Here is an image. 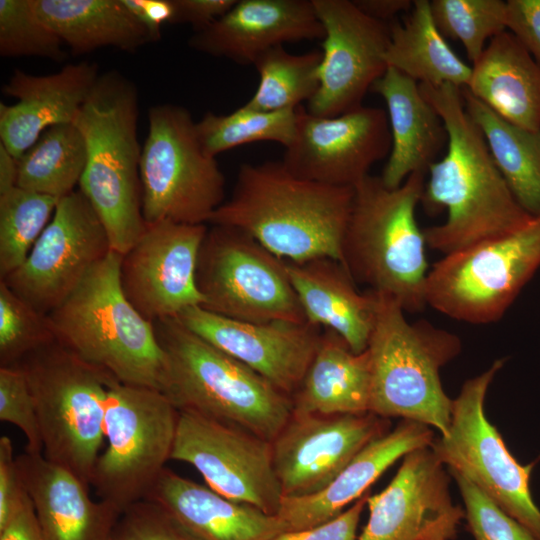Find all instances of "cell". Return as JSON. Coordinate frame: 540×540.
<instances>
[{"instance_id": "5b68a950", "label": "cell", "mask_w": 540, "mask_h": 540, "mask_svg": "<svg viewBox=\"0 0 540 540\" xmlns=\"http://www.w3.org/2000/svg\"><path fill=\"white\" fill-rule=\"evenodd\" d=\"M138 93L118 71L101 74L74 124L86 144L79 190L101 219L111 249L124 255L143 234Z\"/></svg>"}, {"instance_id": "d6986e66", "label": "cell", "mask_w": 540, "mask_h": 540, "mask_svg": "<svg viewBox=\"0 0 540 540\" xmlns=\"http://www.w3.org/2000/svg\"><path fill=\"white\" fill-rule=\"evenodd\" d=\"M389 420L373 413L299 414L272 443L274 469L283 497L324 489L369 442L388 432Z\"/></svg>"}, {"instance_id": "ffe728a7", "label": "cell", "mask_w": 540, "mask_h": 540, "mask_svg": "<svg viewBox=\"0 0 540 540\" xmlns=\"http://www.w3.org/2000/svg\"><path fill=\"white\" fill-rule=\"evenodd\" d=\"M450 476L430 446L406 454L387 487L369 494L357 540H453L465 513L452 501Z\"/></svg>"}, {"instance_id": "484cf974", "label": "cell", "mask_w": 540, "mask_h": 540, "mask_svg": "<svg viewBox=\"0 0 540 540\" xmlns=\"http://www.w3.org/2000/svg\"><path fill=\"white\" fill-rule=\"evenodd\" d=\"M45 540H112L122 512L107 501H93L89 487L43 454L16 456Z\"/></svg>"}, {"instance_id": "7c38bea8", "label": "cell", "mask_w": 540, "mask_h": 540, "mask_svg": "<svg viewBox=\"0 0 540 540\" xmlns=\"http://www.w3.org/2000/svg\"><path fill=\"white\" fill-rule=\"evenodd\" d=\"M196 285L204 309L245 322H307L286 261L246 232L212 225L200 248Z\"/></svg>"}, {"instance_id": "d590c367", "label": "cell", "mask_w": 540, "mask_h": 540, "mask_svg": "<svg viewBox=\"0 0 540 540\" xmlns=\"http://www.w3.org/2000/svg\"><path fill=\"white\" fill-rule=\"evenodd\" d=\"M196 133L204 152L213 158L237 146L276 142L286 148L296 128V109L266 112L246 106L229 114L207 112L196 122Z\"/></svg>"}, {"instance_id": "816d5d0a", "label": "cell", "mask_w": 540, "mask_h": 540, "mask_svg": "<svg viewBox=\"0 0 540 540\" xmlns=\"http://www.w3.org/2000/svg\"><path fill=\"white\" fill-rule=\"evenodd\" d=\"M18 160L0 143V194L17 186Z\"/></svg>"}, {"instance_id": "b9f144b4", "label": "cell", "mask_w": 540, "mask_h": 540, "mask_svg": "<svg viewBox=\"0 0 540 540\" xmlns=\"http://www.w3.org/2000/svg\"><path fill=\"white\" fill-rule=\"evenodd\" d=\"M0 420L23 432L27 442L25 452L43 453L34 400L23 371L16 365L0 367Z\"/></svg>"}, {"instance_id": "836d02e7", "label": "cell", "mask_w": 540, "mask_h": 540, "mask_svg": "<svg viewBox=\"0 0 540 540\" xmlns=\"http://www.w3.org/2000/svg\"><path fill=\"white\" fill-rule=\"evenodd\" d=\"M86 159L85 140L74 123L52 126L18 159L17 186L61 199L79 185Z\"/></svg>"}, {"instance_id": "1f68e13d", "label": "cell", "mask_w": 540, "mask_h": 540, "mask_svg": "<svg viewBox=\"0 0 540 540\" xmlns=\"http://www.w3.org/2000/svg\"><path fill=\"white\" fill-rule=\"evenodd\" d=\"M385 61L413 80L431 86L467 87L472 72L439 32L428 0L413 1L402 22L390 23Z\"/></svg>"}, {"instance_id": "9a60e30c", "label": "cell", "mask_w": 540, "mask_h": 540, "mask_svg": "<svg viewBox=\"0 0 540 540\" xmlns=\"http://www.w3.org/2000/svg\"><path fill=\"white\" fill-rule=\"evenodd\" d=\"M111 250L101 219L78 189L59 199L24 263L0 280L47 315Z\"/></svg>"}, {"instance_id": "8d00e7d4", "label": "cell", "mask_w": 540, "mask_h": 540, "mask_svg": "<svg viewBox=\"0 0 540 540\" xmlns=\"http://www.w3.org/2000/svg\"><path fill=\"white\" fill-rule=\"evenodd\" d=\"M58 201L19 186L0 194V279L24 263Z\"/></svg>"}, {"instance_id": "83f0119b", "label": "cell", "mask_w": 540, "mask_h": 540, "mask_svg": "<svg viewBox=\"0 0 540 540\" xmlns=\"http://www.w3.org/2000/svg\"><path fill=\"white\" fill-rule=\"evenodd\" d=\"M286 268L307 321L338 334L354 353L364 352L375 321L376 293L358 291L342 263L332 258L286 261Z\"/></svg>"}, {"instance_id": "f6af8a7d", "label": "cell", "mask_w": 540, "mask_h": 540, "mask_svg": "<svg viewBox=\"0 0 540 540\" xmlns=\"http://www.w3.org/2000/svg\"><path fill=\"white\" fill-rule=\"evenodd\" d=\"M28 493L21 480L11 439L0 438V528L17 512Z\"/></svg>"}, {"instance_id": "c3c4849f", "label": "cell", "mask_w": 540, "mask_h": 540, "mask_svg": "<svg viewBox=\"0 0 540 540\" xmlns=\"http://www.w3.org/2000/svg\"><path fill=\"white\" fill-rule=\"evenodd\" d=\"M122 3L148 31L153 42L160 39L165 24L174 23V0H122Z\"/></svg>"}, {"instance_id": "7a4b0ae2", "label": "cell", "mask_w": 540, "mask_h": 540, "mask_svg": "<svg viewBox=\"0 0 540 540\" xmlns=\"http://www.w3.org/2000/svg\"><path fill=\"white\" fill-rule=\"evenodd\" d=\"M354 187L291 174L281 161L243 163L230 198L209 223L238 228L287 262L328 257L342 263Z\"/></svg>"}, {"instance_id": "30bf717a", "label": "cell", "mask_w": 540, "mask_h": 540, "mask_svg": "<svg viewBox=\"0 0 540 540\" xmlns=\"http://www.w3.org/2000/svg\"><path fill=\"white\" fill-rule=\"evenodd\" d=\"M186 108L153 106L140 159L142 214L146 223L206 224L222 205L225 178L208 156Z\"/></svg>"}, {"instance_id": "d4e9b609", "label": "cell", "mask_w": 540, "mask_h": 540, "mask_svg": "<svg viewBox=\"0 0 540 540\" xmlns=\"http://www.w3.org/2000/svg\"><path fill=\"white\" fill-rule=\"evenodd\" d=\"M145 499L158 504L189 540H271L288 531L276 515L228 499L168 468Z\"/></svg>"}, {"instance_id": "6da1fadb", "label": "cell", "mask_w": 540, "mask_h": 540, "mask_svg": "<svg viewBox=\"0 0 540 540\" xmlns=\"http://www.w3.org/2000/svg\"><path fill=\"white\" fill-rule=\"evenodd\" d=\"M448 132L447 152L428 168L421 203L429 213L446 209V220L423 229L427 246L448 255L507 236L534 217L518 203L497 168L484 135L467 113L461 88L419 83Z\"/></svg>"}, {"instance_id": "44dd1931", "label": "cell", "mask_w": 540, "mask_h": 540, "mask_svg": "<svg viewBox=\"0 0 540 540\" xmlns=\"http://www.w3.org/2000/svg\"><path fill=\"white\" fill-rule=\"evenodd\" d=\"M175 318L291 398L304 378L322 335L320 327L308 321L245 322L201 306L185 309Z\"/></svg>"}, {"instance_id": "74e56055", "label": "cell", "mask_w": 540, "mask_h": 540, "mask_svg": "<svg viewBox=\"0 0 540 540\" xmlns=\"http://www.w3.org/2000/svg\"><path fill=\"white\" fill-rule=\"evenodd\" d=\"M434 22L444 38L458 40L473 63L490 40L506 29V2L501 0H433Z\"/></svg>"}, {"instance_id": "bcb514c9", "label": "cell", "mask_w": 540, "mask_h": 540, "mask_svg": "<svg viewBox=\"0 0 540 540\" xmlns=\"http://www.w3.org/2000/svg\"><path fill=\"white\" fill-rule=\"evenodd\" d=\"M506 6V28L540 67V0H509Z\"/></svg>"}, {"instance_id": "9c48e42d", "label": "cell", "mask_w": 540, "mask_h": 540, "mask_svg": "<svg viewBox=\"0 0 540 540\" xmlns=\"http://www.w3.org/2000/svg\"><path fill=\"white\" fill-rule=\"evenodd\" d=\"M179 410L160 390L113 378L105 405L104 435L91 485L100 500L123 512L144 500L171 460Z\"/></svg>"}, {"instance_id": "60d3db41", "label": "cell", "mask_w": 540, "mask_h": 540, "mask_svg": "<svg viewBox=\"0 0 540 540\" xmlns=\"http://www.w3.org/2000/svg\"><path fill=\"white\" fill-rule=\"evenodd\" d=\"M448 471L457 483L467 529L475 540H539L463 474L451 469Z\"/></svg>"}, {"instance_id": "ac0fdd59", "label": "cell", "mask_w": 540, "mask_h": 540, "mask_svg": "<svg viewBox=\"0 0 540 540\" xmlns=\"http://www.w3.org/2000/svg\"><path fill=\"white\" fill-rule=\"evenodd\" d=\"M206 224L146 223L139 240L122 255L120 281L133 307L155 322L203 305L196 268Z\"/></svg>"}, {"instance_id": "ee69618b", "label": "cell", "mask_w": 540, "mask_h": 540, "mask_svg": "<svg viewBox=\"0 0 540 540\" xmlns=\"http://www.w3.org/2000/svg\"><path fill=\"white\" fill-rule=\"evenodd\" d=\"M369 494L368 491L347 510L326 523L312 528L286 531L271 540H357L358 524Z\"/></svg>"}, {"instance_id": "f907efd6", "label": "cell", "mask_w": 540, "mask_h": 540, "mask_svg": "<svg viewBox=\"0 0 540 540\" xmlns=\"http://www.w3.org/2000/svg\"><path fill=\"white\" fill-rule=\"evenodd\" d=\"M356 6L367 16L389 24L401 12H409L413 1L409 0H354Z\"/></svg>"}, {"instance_id": "8992f818", "label": "cell", "mask_w": 540, "mask_h": 540, "mask_svg": "<svg viewBox=\"0 0 540 540\" xmlns=\"http://www.w3.org/2000/svg\"><path fill=\"white\" fill-rule=\"evenodd\" d=\"M111 250L47 318L55 339L122 383L162 389L165 356L154 323L126 298Z\"/></svg>"}, {"instance_id": "603a6c76", "label": "cell", "mask_w": 540, "mask_h": 540, "mask_svg": "<svg viewBox=\"0 0 540 540\" xmlns=\"http://www.w3.org/2000/svg\"><path fill=\"white\" fill-rule=\"evenodd\" d=\"M99 76L91 62L48 75L14 70L2 92L17 102L0 103V143L18 160L46 129L74 123Z\"/></svg>"}, {"instance_id": "7402d4cb", "label": "cell", "mask_w": 540, "mask_h": 540, "mask_svg": "<svg viewBox=\"0 0 540 540\" xmlns=\"http://www.w3.org/2000/svg\"><path fill=\"white\" fill-rule=\"evenodd\" d=\"M323 37L312 0H237L225 15L195 32L188 45L198 52L248 65L286 42Z\"/></svg>"}, {"instance_id": "277c9868", "label": "cell", "mask_w": 540, "mask_h": 540, "mask_svg": "<svg viewBox=\"0 0 540 540\" xmlns=\"http://www.w3.org/2000/svg\"><path fill=\"white\" fill-rule=\"evenodd\" d=\"M165 356L161 391L179 411L227 423L272 442L293 413L292 398L211 345L175 317L154 322Z\"/></svg>"}, {"instance_id": "4fadbf2b", "label": "cell", "mask_w": 540, "mask_h": 540, "mask_svg": "<svg viewBox=\"0 0 540 540\" xmlns=\"http://www.w3.org/2000/svg\"><path fill=\"white\" fill-rule=\"evenodd\" d=\"M505 359L464 382L453 400L448 432L431 449L448 469L463 474L540 540V509L530 491L534 463L521 465L486 417V394Z\"/></svg>"}, {"instance_id": "f546056e", "label": "cell", "mask_w": 540, "mask_h": 540, "mask_svg": "<svg viewBox=\"0 0 540 540\" xmlns=\"http://www.w3.org/2000/svg\"><path fill=\"white\" fill-rule=\"evenodd\" d=\"M370 390L368 351L354 353L338 334L325 329L304 378L292 396L293 412L368 413Z\"/></svg>"}, {"instance_id": "52a82bcc", "label": "cell", "mask_w": 540, "mask_h": 540, "mask_svg": "<svg viewBox=\"0 0 540 540\" xmlns=\"http://www.w3.org/2000/svg\"><path fill=\"white\" fill-rule=\"evenodd\" d=\"M375 293L376 315L366 349L369 412L432 426L445 436L453 400L443 389L440 370L460 354L461 339L423 319L409 322L396 299Z\"/></svg>"}, {"instance_id": "e575fe53", "label": "cell", "mask_w": 540, "mask_h": 540, "mask_svg": "<svg viewBox=\"0 0 540 540\" xmlns=\"http://www.w3.org/2000/svg\"><path fill=\"white\" fill-rule=\"evenodd\" d=\"M322 52L291 54L283 45L270 48L254 62L259 83L246 106L266 112L293 110L310 101L319 88Z\"/></svg>"}, {"instance_id": "cb8c5ba5", "label": "cell", "mask_w": 540, "mask_h": 540, "mask_svg": "<svg viewBox=\"0 0 540 540\" xmlns=\"http://www.w3.org/2000/svg\"><path fill=\"white\" fill-rule=\"evenodd\" d=\"M434 439L430 426L401 420L393 430L361 449L321 491L304 497H283L276 516L286 523L288 531L326 523L367 493L398 459L413 450L431 446Z\"/></svg>"}, {"instance_id": "8fae6325", "label": "cell", "mask_w": 540, "mask_h": 540, "mask_svg": "<svg viewBox=\"0 0 540 540\" xmlns=\"http://www.w3.org/2000/svg\"><path fill=\"white\" fill-rule=\"evenodd\" d=\"M540 268V218L521 230L444 255L429 269L427 305L458 321L500 320Z\"/></svg>"}, {"instance_id": "e0dca14e", "label": "cell", "mask_w": 540, "mask_h": 540, "mask_svg": "<svg viewBox=\"0 0 540 540\" xmlns=\"http://www.w3.org/2000/svg\"><path fill=\"white\" fill-rule=\"evenodd\" d=\"M387 112L362 106L332 117L296 108V128L281 160L294 176L332 186L354 187L373 164L389 156Z\"/></svg>"}, {"instance_id": "7dc6e473", "label": "cell", "mask_w": 540, "mask_h": 540, "mask_svg": "<svg viewBox=\"0 0 540 540\" xmlns=\"http://www.w3.org/2000/svg\"><path fill=\"white\" fill-rule=\"evenodd\" d=\"M237 0H174L173 24H190L195 32L200 31L225 15Z\"/></svg>"}, {"instance_id": "f5cc1de1", "label": "cell", "mask_w": 540, "mask_h": 540, "mask_svg": "<svg viewBox=\"0 0 540 540\" xmlns=\"http://www.w3.org/2000/svg\"><path fill=\"white\" fill-rule=\"evenodd\" d=\"M431 540H449V539L444 538V537H436V538L431 539Z\"/></svg>"}, {"instance_id": "ab89813d", "label": "cell", "mask_w": 540, "mask_h": 540, "mask_svg": "<svg viewBox=\"0 0 540 540\" xmlns=\"http://www.w3.org/2000/svg\"><path fill=\"white\" fill-rule=\"evenodd\" d=\"M53 340L47 315L0 280V367L15 365L31 351Z\"/></svg>"}, {"instance_id": "4dcf8cb0", "label": "cell", "mask_w": 540, "mask_h": 540, "mask_svg": "<svg viewBox=\"0 0 540 540\" xmlns=\"http://www.w3.org/2000/svg\"><path fill=\"white\" fill-rule=\"evenodd\" d=\"M38 17L74 55L103 47L134 52L153 42L122 0H31Z\"/></svg>"}, {"instance_id": "4316f807", "label": "cell", "mask_w": 540, "mask_h": 540, "mask_svg": "<svg viewBox=\"0 0 540 540\" xmlns=\"http://www.w3.org/2000/svg\"><path fill=\"white\" fill-rule=\"evenodd\" d=\"M370 91L386 103L392 140L380 178L387 187L397 188L412 173L428 170L447 146L448 132L417 81L399 70L388 66Z\"/></svg>"}, {"instance_id": "7bdbcfd3", "label": "cell", "mask_w": 540, "mask_h": 540, "mask_svg": "<svg viewBox=\"0 0 540 540\" xmlns=\"http://www.w3.org/2000/svg\"><path fill=\"white\" fill-rule=\"evenodd\" d=\"M112 540H189L166 512L150 500L127 507L115 526Z\"/></svg>"}, {"instance_id": "2e32d148", "label": "cell", "mask_w": 540, "mask_h": 540, "mask_svg": "<svg viewBox=\"0 0 540 540\" xmlns=\"http://www.w3.org/2000/svg\"><path fill=\"white\" fill-rule=\"evenodd\" d=\"M322 24L319 88L307 111L332 117L362 107L366 93L385 73L390 24L363 13L349 0H312Z\"/></svg>"}, {"instance_id": "f35d334b", "label": "cell", "mask_w": 540, "mask_h": 540, "mask_svg": "<svg viewBox=\"0 0 540 540\" xmlns=\"http://www.w3.org/2000/svg\"><path fill=\"white\" fill-rule=\"evenodd\" d=\"M64 42L36 14L31 0H0V55L66 57Z\"/></svg>"}, {"instance_id": "5bb4252c", "label": "cell", "mask_w": 540, "mask_h": 540, "mask_svg": "<svg viewBox=\"0 0 540 540\" xmlns=\"http://www.w3.org/2000/svg\"><path fill=\"white\" fill-rule=\"evenodd\" d=\"M171 460L192 465L207 486L276 515L283 498L272 443L236 426L179 411Z\"/></svg>"}, {"instance_id": "3957f363", "label": "cell", "mask_w": 540, "mask_h": 540, "mask_svg": "<svg viewBox=\"0 0 540 540\" xmlns=\"http://www.w3.org/2000/svg\"><path fill=\"white\" fill-rule=\"evenodd\" d=\"M424 188V172L412 173L397 188L366 176L354 186L342 244V265L355 283L393 297L409 313L427 306V244L416 220Z\"/></svg>"}, {"instance_id": "f1b7e54d", "label": "cell", "mask_w": 540, "mask_h": 540, "mask_svg": "<svg viewBox=\"0 0 540 540\" xmlns=\"http://www.w3.org/2000/svg\"><path fill=\"white\" fill-rule=\"evenodd\" d=\"M466 88L508 122L540 132V67L511 32L490 40Z\"/></svg>"}, {"instance_id": "681fc988", "label": "cell", "mask_w": 540, "mask_h": 540, "mask_svg": "<svg viewBox=\"0 0 540 540\" xmlns=\"http://www.w3.org/2000/svg\"><path fill=\"white\" fill-rule=\"evenodd\" d=\"M0 540H45L29 495L17 512L0 528Z\"/></svg>"}, {"instance_id": "ba28073f", "label": "cell", "mask_w": 540, "mask_h": 540, "mask_svg": "<svg viewBox=\"0 0 540 540\" xmlns=\"http://www.w3.org/2000/svg\"><path fill=\"white\" fill-rule=\"evenodd\" d=\"M32 394L43 456L76 475L88 487L104 435L107 371L82 360L56 339L16 364Z\"/></svg>"}, {"instance_id": "d6a6232c", "label": "cell", "mask_w": 540, "mask_h": 540, "mask_svg": "<svg viewBox=\"0 0 540 540\" xmlns=\"http://www.w3.org/2000/svg\"><path fill=\"white\" fill-rule=\"evenodd\" d=\"M465 109L482 131L491 156L521 207L540 218V132L508 122L461 88Z\"/></svg>"}]
</instances>
